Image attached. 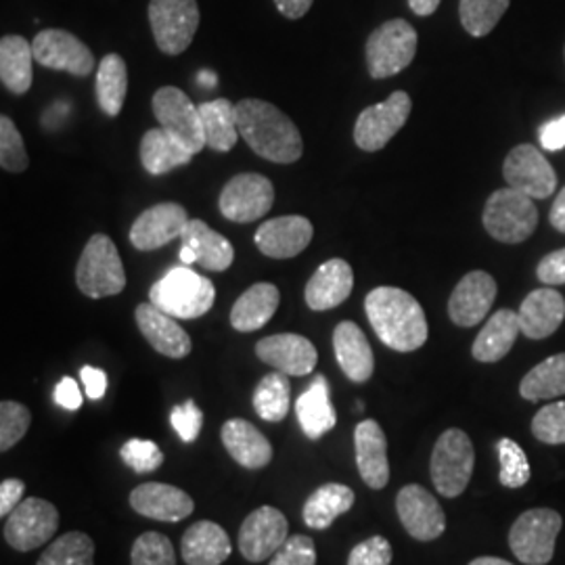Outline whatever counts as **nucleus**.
<instances>
[{"label":"nucleus","mask_w":565,"mask_h":565,"mask_svg":"<svg viewBox=\"0 0 565 565\" xmlns=\"http://www.w3.org/2000/svg\"><path fill=\"white\" fill-rule=\"evenodd\" d=\"M235 107L239 135L256 156L275 163H294L302 158V135L277 105L243 99Z\"/></svg>","instance_id":"f257e3e1"},{"label":"nucleus","mask_w":565,"mask_h":565,"mask_svg":"<svg viewBox=\"0 0 565 565\" xmlns=\"http://www.w3.org/2000/svg\"><path fill=\"white\" fill-rule=\"evenodd\" d=\"M366 319L377 338L396 352L419 350L429 335L424 308L408 291L377 287L364 300Z\"/></svg>","instance_id":"f03ea898"},{"label":"nucleus","mask_w":565,"mask_h":565,"mask_svg":"<svg viewBox=\"0 0 565 565\" xmlns=\"http://www.w3.org/2000/svg\"><path fill=\"white\" fill-rule=\"evenodd\" d=\"M216 300V287L207 277L189 266H177L168 270L160 281L149 289V302L158 306L174 319H200Z\"/></svg>","instance_id":"7ed1b4c3"},{"label":"nucleus","mask_w":565,"mask_h":565,"mask_svg":"<svg viewBox=\"0 0 565 565\" xmlns=\"http://www.w3.org/2000/svg\"><path fill=\"white\" fill-rule=\"evenodd\" d=\"M76 282L82 294L93 300L118 296L126 287V270L116 243L107 235H93L76 268Z\"/></svg>","instance_id":"20e7f679"},{"label":"nucleus","mask_w":565,"mask_h":565,"mask_svg":"<svg viewBox=\"0 0 565 565\" xmlns=\"http://www.w3.org/2000/svg\"><path fill=\"white\" fill-rule=\"evenodd\" d=\"M484 228L492 239L501 243H524L532 237L539 224L534 200L507 186L494 191L484 205Z\"/></svg>","instance_id":"39448f33"},{"label":"nucleus","mask_w":565,"mask_h":565,"mask_svg":"<svg viewBox=\"0 0 565 565\" xmlns=\"http://www.w3.org/2000/svg\"><path fill=\"white\" fill-rule=\"evenodd\" d=\"M417 30L406 20L382 23L366 41V67L371 78L382 81L401 74L417 55Z\"/></svg>","instance_id":"423d86ee"},{"label":"nucleus","mask_w":565,"mask_h":565,"mask_svg":"<svg viewBox=\"0 0 565 565\" xmlns=\"http://www.w3.org/2000/svg\"><path fill=\"white\" fill-rule=\"evenodd\" d=\"M476 465V450L461 429H446L431 452V482L446 499L463 494Z\"/></svg>","instance_id":"0eeeda50"},{"label":"nucleus","mask_w":565,"mask_h":565,"mask_svg":"<svg viewBox=\"0 0 565 565\" xmlns=\"http://www.w3.org/2000/svg\"><path fill=\"white\" fill-rule=\"evenodd\" d=\"M564 520L553 509H530L518 518L509 532L513 555L525 565H546L555 555V541Z\"/></svg>","instance_id":"6e6552de"},{"label":"nucleus","mask_w":565,"mask_h":565,"mask_svg":"<svg viewBox=\"0 0 565 565\" xmlns=\"http://www.w3.org/2000/svg\"><path fill=\"white\" fill-rule=\"evenodd\" d=\"M149 23L158 49L166 55H181L200 28L198 0H151Z\"/></svg>","instance_id":"1a4fd4ad"},{"label":"nucleus","mask_w":565,"mask_h":565,"mask_svg":"<svg viewBox=\"0 0 565 565\" xmlns=\"http://www.w3.org/2000/svg\"><path fill=\"white\" fill-rule=\"evenodd\" d=\"M153 114L160 121V128L172 135L193 156H198L207 147L200 105H193L181 88H160L153 95Z\"/></svg>","instance_id":"9d476101"},{"label":"nucleus","mask_w":565,"mask_h":565,"mask_svg":"<svg viewBox=\"0 0 565 565\" xmlns=\"http://www.w3.org/2000/svg\"><path fill=\"white\" fill-rule=\"evenodd\" d=\"M411 109L413 102L404 90H396L384 103L366 107L354 126V141L369 153L382 151L403 130Z\"/></svg>","instance_id":"9b49d317"},{"label":"nucleus","mask_w":565,"mask_h":565,"mask_svg":"<svg viewBox=\"0 0 565 565\" xmlns=\"http://www.w3.org/2000/svg\"><path fill=\"white\" fill-rule=\"evenodd\" d=\"M60 530L57 507L44 499H23L4 524V541L15 551H34Z\"/></svg>","instance_id":"f8f14e48"},{"label":"nucleus","mask_w":565,"mask_h":565,"mask_svg":"<svg viewBox=\"0 0 565 565\" xmlns=\"http://www.w3.org/2000/svg\"><path fill=\"white\" fill-rule=\"evenodd\" d=\"M275 203V186L263 174H239L224 184L221 212L231 223H254L264 218Z\"/></svg>","instance_id":"ddd939ff"},{"label":"nucleus","mask_w":565,"mask_h":565,"mask_svg":"<svg viewBox=\"0 0 565 565\" xmlns=\"http://www.w3.org/2000/svg\"><path fill=\"white\" fill-rule=\"evenodd\" d=\"M507 184L532 200H546L557 189V174L534 145H518L503 163Z\"/></svg>","instance_id":"4468645a"},{"label":"nucleus","mask_w":565,"mask_h":565,"mask_svg":"<svg viewBox=\"0 0 565 565\" xmlns=\"http://www.w3.org/2000/svg\"><path fill=\"white\" fill-rule=\"evenodd\" d=\"M32 49H34V60L39 61L42 67L67 72L78 78L93 74V67H95L93 51L67 30H55V28L42 30L32 41Z\"/></svg>","instance_id":"2eb2a0df"},{"label":"nucleus","mask_w":565,"mask_h":565,"mask_svg":"<svg viewBox=\"0 0 565 565\" xmlns=\"http://www.w3.org/2000/svg\"><path fill=\"white\" fill-rule=\"evenodd\" d=\"M289 539L287 518L275 507L252 511L239 530V551L252 564L273 557Z\"/></svg>","instance_id":"dca6fc26"},{"label":"nucleus","mask_w":565,"mask_h":565,"mask_svg":"<svg viewBox=\"0 0 565 565\" xmlns=\"http://www.w3.org/2000/svg\"><path fill=\"white\" fill-rule=\"evenodd\" d=\"M396 511L404 530L415 541H422V543L436 541L446 530L445 511L424 486H404L396 497Z\"/></svg>","instance_id":"f3484780"},{"label":"nucleus","mask_w":565,"mask_h":565,"mask_svg":"<svg viewBox=\"0 0 565 565\" xmlns=\"http://www.w3.org/2000/svg\"><path fill=\"white\" fill-rule=\"evenodd\" d=\"M497 281L484 270L467 273L450 294V321L459 327H476L482 323L497 300Z\"/></svg>","instance_id":"a211bd4d"},{"label":"nucleus","mask_w":565,"mask_h":565,"mask_svg":"<svg viewBox=\"0 0 565 565\" xmlns=\"http://www.w3.org/2000/svg\"><path fill=\"white\" fill-rule=\"evenodd\" d=\"M189 214L181 203L163 202L145 210L130 226V243L141 252H153L181 237Z\"/></svg>","instance_id":"6ab92c4d"},{"label":"nucleus","mask_w":565,"mask_h":565,"mask_svg":"<svg viewBox=\"0 0 565 565\" xmlns=\"http://www.w3.org/2000/svg\"><path fill=\"white\" fill-rule=\"evenodd\" d=\"M256 354L263 363L275 366L289 377L310 375L319 361L315 343L298 333H277L256 343Z\"/></svg>","instance_id":"aec40b11"},{"label":"nucleus","mask_w":565,"mask_h":565,"mask_svg":"<svg viewBox=\"0 0 565 565\" xmlns=\"http://www.w3.org/2000/svg\"><path fill=\"white\" fill-rule=\"evenodd\" d=\"M315 237V226L303 216H279L260 224L256 231V247L266 258L289 260L302 254Z\"/></svg>","instance_id":"412c9836"},{"label":"nucleus","mask_w":565,"mask_h":565,"mask_svg":"<svg viewBox=\"0 0 565 565\" xmlns=\"http://www.w3.org/2000/svg\"><path fill=\"white\" fill-rule=\"evenodd\" d=\"M137 324L141 329L142 338L151 343L156 352L168 359H184L189 356L193 343L189 333L177 323L174 317L166 315L158 306L151 302L139 303L135 312Z\"/></svg>","instance_id":"4be33fe9"},{"label":"nucleus","mask_w":565,"mask_h":565,"mask_svg":"<svg viewBox=\"0 0 565 565\" xmlns=\"http://www.w3.org/2000/svg\"><path fill=\"white\" fill-rule=\"evenodd\" d=\"M130 507L149 520L181 522L195 509L193 499L177 486L149 482L130 492Z\"/></svg>","instance_id":"5701e85b"},{"label":"nucleus","mask_w":565,"mask_h":565,"mask_svg":"<svg viewBox=\"0 0 565 565\" xmlns=\"http://www.w3.org/2000/svg\"><path fill=\"white\" fill-rule=\"evenodd\" d=\"M352 287H354L352 266L342 258H333L317 268V273L306 285L303 298L310 310L324 312L345 302L352 294Z\"/></svg>","instance_id":"b1692460"},{"label":"nucleus","mask_w":565,"mask_h":565,"mask_svg":"<svg viewBox=\"0 0 565 565\" xmlns=\"http://www.w3.org/2000/svg\"><path fill=\"white\" fill-rule=\"evenodd\" d=\"M356 465L364 484L373 490H382L390 482L387 461V438L382 425L373 419H364L354 429Z\"/></svg>","instance_id":"393cba45"},{"label":"nucleus","mask_w":565,"mask_h":565,"mask_svg":"<svg viewBox=\"0 0 565 565\" xmlns=\"http://www.w3.org/2000/svg\"><path fill=\"white\" fill-rule=\"evenodd\" d=\"M518 319L525 338L545 340L564 323L565 298L553 287L534 289L520 306Z\"/></svg>","instance_id":"a878e982"},{"label":"nucleus","mask_w":565,"mask_h":565,"mask_svg":"<svg viewBox=\"0 0 565 565\" xmlns=\"http://www.w3.org/2000/svg\"><path fill=\"white\" fill-rule=\"evenodd\" d=\"M333 350L335 359L342 366L343 375L354 382L364 384L375 371V356L363 329L352 321H343L333 331Z\"/></svg>","instance_id":"bb28decb"},{"label":"nucleus","mask_w":565,"mask_h":565,"mask_svg":"<svg viewBox=\"0 0 565 565\" xmlns=\"http://www.w3.org/2000/svg\"><path fill=\"white\" fill-rule=\"evenodd\" d=\"M228 455L245 469H263L273 461V446L263 431L245 419H228L221 431Z\"/></svg>","instance_id":"cd10ccee"},{"label":"nucleus","mask_w":565,"mask_h":565,"mask_svg":"<svg viewBox=\"0 0 565 565\" xmlns=\"http://www.w3.org/2000/svg\"><path fill=\"white\" fill-rule=\"evenodd\" d=\"M231 539L223 527L202 520L182 536L181 553L186 565H221L231 557Z\"/></svg>","instance_id":"c85d7f7f"},{"label":"nucleus","mask_w":565,"mask_h":565,"mask_svg":"<svg viewBox=\"0 0 565 565\" xmlns=\"http://www.w3.org/2000/svg\"><path fill=\"white\" fill-rule=\"evenodd\" d=\"M279 302H281V294L277 285L273 282L252 285L245 294L239 296V300L233 303V310H231L233 329L242 333L263 329L264 324L275 317Z\"/></svg>","instance_id":"c756f323"},{"label":"nucleus","mask_w":565,"mask_h":565,"mask_svg":"<svg viewBox=\"0 0 565 565\" xmlns=\"http://www.w3.org/2000/svg\"><path fill=\"white\" fill-rule=\"evenodd\" d=\"M522 333L518 312L503 308L497 310L476 338L471 354L480 363H499L511 352L518 335Z\"/></svg>","instance_id":"7c9ffc66"},{"label":"nucleus","mask_w":565,"mask_h":565,"mask_svg":"<svg viewBox=\"0 0 565 565\" xmlns=\"http://www.w3.org/2000/svg\"><path fill=\"white\" fill-rule=\"evenodd\" d=\"M298 422L302 425L306 438L319 440L327 431H331L338 424L335 408L331 404V390L324 375H317L310 387L303 392L296 403Z\"/></svg>","instance_id":"2f4dec72"},{"label":"nucleus","mask_w":565,"mask_h":565,"mask_svg":"<svg viewBox=\"0 0 565 565\" xmlns=\"http://www.w3.org/2000/svg\"><path fill=\"white\" fill-rule=\"evenodd\" d=\"M181 239L182 245H189L195 252L203 270L224 273L235 260L233 243L198 218L186 223Z\"/></svg>","instance_id":"473e14b6"},{"label":"nucleus","mask_w":565,"mask_h":565,"mask_svg":"<svg viewBox=\"0 0 565 565\" xmlns=\"http://www.w3.org/2000/svg\"><path fill=\"white\" fill-rule=\"evenodd\" d=\"M34 49L23 36L11 34L0 41V81L15 95H25L32 88Z\"/></svg>","instance_id":"72a5a7b5"},{"label":"nucleus","mask_w":565,"mask_h":565,"mask_svg":"<svg viewBox=\"0 0 565 565\" xmlns=\"http://www.w3.org/2000/svg\"><path fill=\"white\" fill-rule=\"evenodd\" d=\"M354 490L343 484L317 488L303 505V524L312 530H327L340 515L354 507Z\"/></svg>","instance_id":"f704fd0d"},{"label":"nucleus","mask_w":565,"mask_h":565,"mask_svg":"<svg viewBox=\"0 0 565 565\" xmlns=\"http://www.w3.org/2000/svg\"><path fill=\"white\" fill-rule=\"evenodd\" d=\"M191 160L193 153L184 149L181 142L172 135H168L163 128H153L145 132L141 141V162L149 174L162 177L179 166H186Z\"/></svg>","instance_id":"c9c22d12"},{"label":"nucleus","mask_w":565,"mask_h":565,"mask_svg":"<svg viewBox=\"0 0 565 565\" xmlns=\"http://www.w3.org/2000/svg\"><path fill=\"white\" fill-rule=\"evenodd\" d=\"M200 111L207 147L218 153L231 151L242 137L237 128V107L228 99H214L202 103Z\"/></svg>","instance_id":"e433bc0d"},{"label":"nucleus","mask_w":565,"mask_h":565,"mask_svg":"<svg viewBox=\"0 0 565 565\" xmlns=\"http://www.w3.org/2000/svg\"><path fill=\"white\" fill-rule=\"evenodd\" d=\"M97 102L105 116H120L121 107L128 93V70L118 53L103 57L97 70Z\"/></svg>","instance_id":"4c0bfd02"},{"label":"nucleus","mask_w":565,"mask_h":565,"mask_svg":"<svg viewBox=\"0 0 565 565\" xmlns=\"http://www.w3.org/2000/svg\"><path fill=\"white\" fill-rule=\"evenodd\" d=\"M520 394L530 403H541L565 394V354H555L536 364L520 384Z\"/></svg>","instance_id":"58836bf2"},{"label":"nucleus","mask_w":565,"mask_h":565,"mask_svg":"<svg viewBox=\"0 0 565 565\" xmlns=\"http://www.w3.org/2000/svg\"><path fill=\"white\" fill-rule=\"evenodd\" d=\"M291 406V384L289 375L281 371H275L270 375H264L263 382L254 392V408L268 424H279Z\"/></svg>","instance_id":"ea45409f"},{"label":"nucleus","mask_w":565,"mask_h":565,"mask_svg":"<svg viewBox=\"0 0 565 565\" xmlns=\"http://www.w3.org/2000/svg\"><path fill=\"white\" fill-rule=\"evenodd\" d=\"M39 565H95V543L84 532H67L42 553Z\"/></svg>","instance_id":"a19ab883"},{"label":"nucleus","mask_w":565,"mask_h":565,"mask_svg":"<svg viewBox=\"0 0 565 565\" xmlns=\"http://www.w3.org/2000/svg\"><path fill=\"white\" fill-rule=\"evenodd\" d=\"M511 0H461L459 15L467 34L482 39L490 34L505 15Z\"/></svg>","instance_id":"79ce46f5"},{"label":"nucleus","mask_w":565,"mask_h":565,"mask_svg":"<svg viewBox=\"0 0 565 565\" xmlns=\"http://www.w3.org/2000/svg\"><path fill=\"white\" fill-rule=\"evenodd\" d=\"M497 452L501 461V473H499L501 484L507 488H522L530 482L532 469L522 446L513 443L511 438H503L497 445Z\"/></svg>","instance_id":"37998d69"},{"label":"nucleus","mask_w":565,"mask_h":565,"mask_svg":"<svg viewBox=\"0 0 565 565\" xmlns=\"http://www.w3.org/2000/svg\"><path fill=\"white\" fill-rule=\"evenodd\" d=\"M28 151L25 142L15 126V121L9 116H0V166L7 172L20 174L28 168Z\"/></svg>","instance_id":"c03bdc74"},{"label":"nucleus","mask_w":565,"mask_h":565,"mask_svg":"<svg viewBox=\"0 0 565 565\" xmlns=\"http://www.w3.org/2000/svg\"><path fill=\"white\" fill-rule=\"evenodd\" d=\"M130 562L132 565H177V555L168 536L145 532L132 545Z\"/></svg>","instance_id":"a18cd8bd"},{"label":"nucleus","mask_w":565,"mask_h":565,"mask_svg":"<svg viewBox=\"0 0 565 565\" xmlns=\"http://www.w3.org/2000/svg\"><path fill=\"white\" fill-rule=\"evenodd\" d=\"M32 413L28 406L15 401H2L0 403V450L7 452L9 448L20 443L30 429Z\"/></svg>","instance_id":"49530a36"},{"label":"nucleus","mask_w":565,"mask_h":565,"mask_svg":"<svg viewBox=\"0 0 565 565\" xmlns=\"http://www.w3.org/2000/svg\"><path fill=\"white\" fill-rule=\"evenodd\" d=\"M532 434L545 445H565V403L543 406L532 419Z\"/></svg>","instance_id":"de8ad7c7"},{"label":"nucleus","mask_w":565,"mask_h":565,"mask_svg":"<svg viewBox=\"0 0 565 565\" xmlns=\"http://www.w3.org/2000/svg\"><path fill=\"white\" fill-rule=\"evenodd\" d=\"M120 457L124 463L128 465L135 473H151L160 469L163 463V452L160 446L151 440H139L132 438L120 448Z\"/></svg>","instance_id":"09e8293b"},{"label":"nucleus","mask_w":565,"mask_h":565,"mask_svg":"<svg viewBox=\"0 0 565 565\" xmlns=\"http://www.w3.org/2000/svg\"><path fill=\"white\" fill-rule=\"evenodd\" d=\"M270 565H317V548L310 536L296 534L273 555Z\"/></svg>","instance_id":"8fccbe9b"},{"label":"nucleus","mask_w":565,"mask_h":565,"mask_svg":"<svg viewBox=\"0 0 565 565\" xmlns=\"http://www.w3.org/2000/svg\"><path fill=\"white\" fill-rule=\"evenodd\" d=\"M172 427L177 429V434L181 436L182 443L191 445L198 440L200 431L203 427V413L202 408L193 401H186L181 406H174L172 415H170Z\"/></svg>","instance_id":"3c124183"},{"label":"nucleus","mask_w":565,"mask_h":565,"mask_svg":"<svg viewBox=\"0 0 565 565\" xmlns=\"http://www.w3.org/2000/svg\"><path fill=\"white\" fill-rule=\"evenodd\" d=\"M392 564V545L384 536H371L361 545L354 546L348 565H390Z\"/></svg>","instance_id":"603ef678"},{"label":"nucleus","mask_w":565,"mask_h":565,"mask_svg":"<svg viewBox=\"0 0 565 565\" xmlns=\"http://www.w3.org/2000/svg\"><path fill=\"white\" fill-rule=\"evenodd\" d=\"M536 277L539 281L545 282L546 287L565 285V247L546 254L536 268Z\"/></svg>","instance_id":"864d4df0"},{"label":"nucleus","mask_w":565,"mask_h":565,"mask_svg":"<svg viewBox=\"0 0 565 565\" xmlns=\"http://www.w3.org/2000/svg\"><path fill=\"white\" fill-rule=\"evenodd\" d=\"M25 494V484L21 480H4L0 484V518H9L13 509L20 505Z\"/></svg>","instance_id":"5fc2aeb1"},{"label":"nucleus","mask_w":565,"mask_h":565,"mask_svg":"<svg viewBox=\"0 0 565 565\" xmlns=\"http://www.w3.org/2000/svg\"><path fill=\"white\" fill-rule=\"evenodd\" d=\"M541 145L546 151H562L565 147V116L546 121L539 130Z\"/></svg>","instance_id":"6e6d98bb"},{"label":"nucleus","mask_w":565,"mask_h":565,"mask_svg":"<svg viewBox=\"0 0 565 565\" xmlns=\"http://www.w3.org/2000/svg\"><path fill=\"white\" fill-rule=\"evenodd\" d=\"M82 384L90 401H102L107 390V375L97 366H84L81 371Z\"/></svg>","instance_id":"4d7b16f0"},{"label":"nucleus","mask_w":565,"mask_h":565,"mask_svg":"<svg viewBox=\"0 0 565 565\" xmlns=\"http://www.w3.org/2000/svg\"><path fill=\"white\" fill-rule=\"evenodd\" d=\"M55 403L65 411H78L82 406V392L78 384L72 377H63L55 387Z\"/></svg>","instance_id":"13d9d810"},{"label":"nucleus","mask_w":565,"mask_h":565,"mask_svg":"<svg viewBox=\"0 0 565 565\" xmlns=\"http://www.w3.org/2000/svg\"><path fill=\"white\" fill-rule=\"evenodd\" d=\"M312 2L315 0H275L277 9L289 20H300V18H303L310 11Z\"/></svg>","instance_id":"bf43d9fd"},{"label":"nucleus","mask_w":565,"mask_h":565,"mask_svg":"<svg viewBox=\"0 0 565 565\" xmlns=\"http://www.w3.org/2000/svg\"><path fill=\"white\" fill-rule=\"evenodd\" d=\"M548 221H551V224H553L559 233H565V186L557 193L555 202L551 205Z\"/></svg>","instance_id":"052dcab7"},{"label":"nucleus","mask_w":565,"mask_h":565,"mask_svg":"<svg viewBox=\"0 0 565 565\" xmlns=\"http://www.w3.org/2000/svg\"><path fill=\"white\" fill-rule=\"evenodd\" d=\"M408 4L415 15L427 18V15L436 13V9L440 7V0H408Z\"/></svg>","instance_id":"680f3d73"},{"label":"nucleus","mask_w":565,"mask_h":565,"mask_svg":"<svg viewBox=\"0 0 565 565\" xmlns=\"http://www.w3.org/2000/svg\"><path fill=\"white\" fill-rule=\"evenodd\" d=\"M181 263L184 264V266L198 264V256H195V252H193L189 245H182L181 247Z\"/></svg>","instance_id":"e2e57ef3"},{"label":"nucleus","mask_w":565,"mask_h":565,"mask_svg":"<svg viewBox=\"0 0 565 565\" xmlns=\"http://www.w3.org/2000/svg\"><path fill=\"white\" fill-rule=\"evenodd\" d=\"M469 565H513L505 562V559H499V557H478L473 559Z\"/></svg>","instance_id":"0e129e2a"},{"label":"nucleus","mask_w":565,"mask_h":565,"mask_svg":"<svg viewBox=\"0 0 565 565\" xmlns=\"http://www.w3.org/2000/svg\"><path fill=\"white\" fill-rule=\"evenodd\" d=\"M200 84H203V86H216V76L212 72H202L200 74Z\"/></svg>","instance_id":"69168bd1"}]
</instances>
